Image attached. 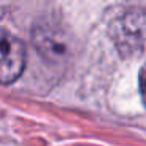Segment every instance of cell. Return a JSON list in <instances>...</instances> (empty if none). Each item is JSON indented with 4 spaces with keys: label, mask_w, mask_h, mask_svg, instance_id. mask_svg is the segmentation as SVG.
I'll list each match as a JSON object with an SVG mask.
<instances>
[{
    "label": "cell",
    "mask_w": 146,
    "mask_h": 146,
    "mask_svg": "<svg viewBox=\"0 0 146 146\" xmlns=\"http://www.w3.org/2000/svg\"><path fill=\"white\" fill-rule=\"evenodd\" d=\"M115 41L118 47H123L126 52L141 49L146 44V13L135 11V13L124 14L118 19L115 29Z\"/></svg>",
    "instance_id": "obj_1"
},
{
    "label": "cell",
    "mask_w": 146,
    "mask_h": 146,
    "mask_svg": "<svg viewBox=\"0 0 146 146\" xmlns=\"http://www.w3.org/2000/svg\"><path fill=\"white\" fill-rule=\"evenodd\" d=\"M140 93H141V99L146 105V63L143 64L141 72H140Z\"/></svg>",
    "instance_id": "obj_3"
},
{
    "label": "cell",
    "mask_w": 146,
    "mask_h": 146,
    "mask_svg": "<svg viewBox=\"0 0 146 146\" xmlns=\"http://www.w3.org/2000/svg\"><path fill=\"white\" fill-rule=\"evenodd\" d=\"M25 66V47L8 32L2 33V83H13Z\"/></svg>",
    "instance_id": "obj_2"
}]
</instances>
